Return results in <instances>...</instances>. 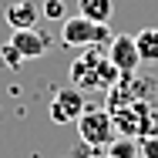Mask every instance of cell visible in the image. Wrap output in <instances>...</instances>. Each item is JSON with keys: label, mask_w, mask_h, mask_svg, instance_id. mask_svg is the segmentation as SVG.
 <instances>
[{"label": "cell", "mask_w": 158, "mask_h": 158, "mask_svg": "<svg viewBox=\"0 0 158 158\" xmlns=\"http://www.w3.org/2000/svg\"><path fill=\"white\" fill-rule=\"evenodd\" d=\"M71 84L77 91H111L118 84V67L108 61V54H101V47H84L74 61H71V71H67Z\"/></svg>", "instance_id": "cell-1"}, {"label": "cell", "mask_w": 158, "mask_h": 158, "mask_svg": "<svg viewBox=\"0 0 158 158\" xmlns=\"http://www.w3.org/2000/svg\"><path fill=\"white\" fill-rule=\"evenodd\" d=\"M114 118V131L118 138H145V135H155L158 131V108L152 101H131L125 108L111 111Z\"/></svg>", "instance_id": "cell-2"}, {"label": "cell", "mask_w": 158, "mask_h": 158, "mask_svg": "<svg viewBox=\"0 0 158 158\" xmlns=\"http://www.w3.org/2000/svg\"><path fill=\"white\" fill-rule=\"evenodd\" d=\"M77 135H81V141H84L88 148L104 152V148L118 138L111 111H108V108H91V104H88V108H84V114L77 118Z\"/></svg>", "instance_id": "cell-3"}, {"label": "cell", "mask_w": 158, "mask_h": 158, "mask_svg": "<svg viewBox=\"0 0 158 158\" xmlns=\"http://www.w3.org/2000/svg\"><path fill=\"white\" fill-rule=\"evenodd\" d=\"M61 40L67 47H101V44H111V27L108 24H94L88 17H67L61 27Z\"/></svg>", "instance_id": "cell-4"}, {"label": "cell", "mask_w": 158, "mask_h": 158, "mask_svg": "<svg viewBox=\"0 0 158 158\" xmlns=\"http://www.w3.org/2000/svg\"><path fill=\"white\" fill-rule=\"evenodd\" d=\"M84 108H88V101H84V91H77L74 84H67L61 88L54 101H51V121L54 125H71V121H77L81 114H84Z\"/></svg>", "instance_id": "cell-5"}, {"label": "cell", "mask_w": 158, "mask_h": 158, "mask_svg": "<svg viewBox=\"0 0 158 158\" xmlns=\"http://www.w3.org/2000/svg\"><path fill=\"white\" fill-rule=\"evenodd\" d=\"M108 61L118 67V74H135L138 67H141V54H138V44H135V37H111V44H108Z\"/></svg>", "instance_id": "cell-6"}, {"label": "cell", "mask_w": 158, "mask_h": 158, "mask_svg": "<svg viewBox=\"0 0 158 158\" xmlns=\"http://www.w3.org/2000/svg\"><path fill=\"white\" fill-rule=\"evenodd\" d=\"M10 44H14V51L24 57V61H37V57H44L47 54V34L37 31V27H24V31H14L10 34Z\"/></svg>", "instance_id": "cell-7"}, {"label": "cell", "mask_w": 158, "mask_h": 158, "mask_svg": "<svg viewBox=\"0 0 158 158\" xmlns=\"http://www.w3.org/2000/svg\"><path fill=\"white\" fill-rule=\"evenodd\" d=\"M3 17H7V24H10L14 31L37 27V20H40V7H37L34 0H14V3H7Z\"/></svg>", "instance_id": "cell-8"}, {"label": "cell", "mask_w": 158, "mask_h": 158, "mask_svg": "<svg viewBox=\"0 0 158 158\" xmlns=\"http://www.w3.org/2000/svg\"><path fill=\"white\" fill-rule=\"evenodd\" d=\"M77 14L94 20V24H108L114 14V3L111 0H77Z\"/></svg>", "instance_id": "cell-9"}, {"label": "cell", "mask_w": 158, "mask_h": 158, "mask_svg": "<svg viewBox=\"0 0 158 158\" xmlns=\"http://www.w3.org/2000/svg\"><path fill=\"white\" fill-rule=\"evenodd\" d=\"M135 44H138L141 64L158 61V27H145V31H138V34H135Z\"/></svg>", "instance_id": "cell-10"}, {"label": "cell", "mask_w": 158, "mask_h": 158, "mask_svg": "<svg viewBox=\"0 0 158 158\" xmlns=\"http://www.w3.org/2000/svg\"><path fill=\"white\" fill-rule=\"evenodd\" d=\"M104 158H141V152H138V141L135 138H114L104 148Z\"/></svg>", "instance_id": "cell-11"}, {"label": "cell", "mask_w": 158, "mask_h": 158, "mask_svg": "<svg viewBox=\"0 0 158 158\" xmlns=\"http://www.w3.org/2000/svg\"><path fill=\"white\" fill-rule=\"evenodd\" d=\"M138 152H141V158H158V131L138 138Z\"/></svg>", "instance_id": "cell-12"}, {"label": "cell", "mask_w": 158, "mask_h": 158, "mask_svg": "<svg viewBox=\"0 0 158 158\" xmlns=\"http://www.w3.org/2000/svg\"><path fill=\"white\" fill-rule=\"evenodd\" d=\"M0 57H3V64H7V67H14V71H17V67L24 64V57H20V54L14 51V44H10V40H7L3 47H0Z\"/></svg>", "instance_id": "cell-13"}, {"label": "cell", "mask_w": 158, "mask_h": 158, "mask_svg": "<svg viewBox=\"0 0 158 158\" xmlns=\"http://www.w3.org/2000/svg\"><path fill=\"white\" fill-rule=\"evenodd\" d=\"M40 14H44V17H54V20H64V3L61 0H44Z\"/></svg>", "instance_id": "cell-14"}]
</instances>
